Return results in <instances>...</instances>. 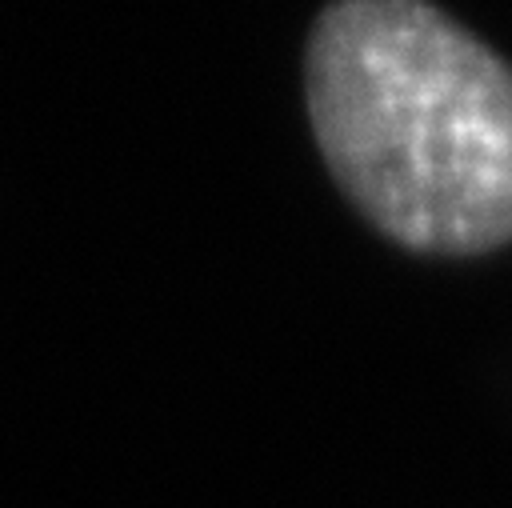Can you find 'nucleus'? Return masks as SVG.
I'll return each mask as SVG.
<instances>
[{
  "instance_id": "obj_1",
  "label": "nucleus",
  "mask_w": 512,
  "mask_h": 508,
  "mask_svg": "<svg viewBox=\"0 0 512 508\" xmlns=\"http://www.w3.org/2000/svg\"><path fill=\"white\" fill-rule=\"evenodd\" d=\"M324 172L384 240L420 256L512 244V64L420 0H340L304 40Z\"/></svg>"
}]
</instances>
